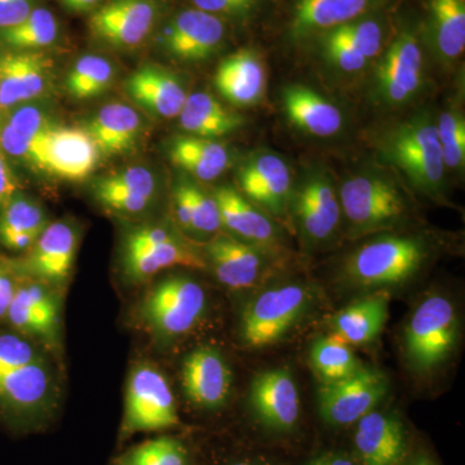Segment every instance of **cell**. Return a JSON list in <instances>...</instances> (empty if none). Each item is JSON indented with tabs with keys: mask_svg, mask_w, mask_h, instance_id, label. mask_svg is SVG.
I'll return each instance as SVG.
<instances>
[{
	"mask_svg": "<svg viewBox=\"0 0 465 465\" xmlns=\"http://www.w3.org/2000/svg\"><path fill=\"white\" fill-rule=\"evenodd\" d=\"M376 148L382 161L403 174L416 192L440 198L446 167L436 119L430 113H420L388 128L379 136Z\"/></svg>",
	"mask_w": 465,
	"mask_h": 465,
	"instance_id": "6da1fadb",
	"label": "cell"
},
{
	"mask_svg": "<svg viewBox=\"0 0 465 465\" xmlns=\"http://www.w3.org/2000/svg\"><path fill=\"white\" fill-rule=\"evenodd\" d=\"M428 256L420 238L388 235L363 244L344 266L349 282L366 289L396 286L420 271Z\"/></svg>",
	"mask_w": 465,
	"mask_h": 465,
	"instance_id": "7a4b0ae2",
	"label": "cell"
},
{
	"mask_svg": "<svg viewBox=\"0 0 465 465\" xmlns=\"http://www.w3.org/2000/svg\"><path fill=\"white\" fill-rule=\"evenodd\" d=\"M341 213L354 235L371 234L400 223L406 215L407 204L396 183L379 173H361L342 183Z\"/></svg>",
	"mask_w": 465,
	"mask_h": 465,
	"instance_id": "3957f363",
	"label": "cell"
},
{
	"mask_svg": "<svg viewBox=\"0 0 465 465\" xmlns=\"http://www.w3.org/2000/svg\"><path fill=\"white\" fill-rule=\"evenodd\" d=\"M174 266L204 269L206 262L192 243L170 226H139L125 235L122 269L131 282H143Z\"/></svg>",
	"mask_w": 465,
	"mask_h": 465,
	"instance_id": "277c9868",
	"label": "cell"
},
{
	"mask_svg": "<svg viewBox=\"0 0 465 465\" xmlns=\"http://www.w3.org/2000/svg\"><path fill=\"white\" fill-rule=\"evenodd\" d=\"M206 304V292L200 283L186 275H168L143 296L140 317L158 338H179L200 322Z\"/></svg>",
	"mask_w": 465,
	"mask_h": 465,
	"instance_id": "5b68a950",
	"label": "cell"
},
{
	"mask_svg": "<svg viewBox=\"0 0 465 465\" xmlns=\"http://www.w3.org/2000/svg\"><path fill=\"white\" fill-rule=\"evenodd\" d=\"M312 302L313 293L305 284H282L262 291L242 313V341L251 348L275 344L305 316Z\"/></svg>",
	"mask_w": 465,
	"mask_h": 465,
	"instance_id": "8992f818",
	"label": "cell"
},
{
	"mask_svg": "<svg viewBox=\"0 0 465 465\" xmlns=\"http://www.w3.org/2000/svg\"><path fill=\"white\" fill-rule=\"evenodd\" d=\"M459 321L454 304L442 295L428 296L418 305L405 330L410 366L430 372L445 362L455 349Z\"/></svg>",
	"mask_w": 465,
	"mask_h": 465,
	"instance_id": "52a82bcc",
	"label": "cell"
},
{
	"mask_svg": "<svg viewBox=\"0 0 465 465\" xmlns=\"http://www.w3.org/2000/svg\"><path fill=\"white\" fill-rule=\"evenodd\" d=\"M166 0H106L92 12L88 29L94 41L133 51L152 39L163 23Z\"/></svg>",
	"mask_w": 465,
	"mask_h": 465,
	"instance_id": "ba28073f",
	"label": "cell"
},
{
	"mask_svg": "<svg viewBox=\"0 0 465 465\" xmlns=\"http://www.w3.org/2000/svg\"><path fill=\"white\" fill-rule=\"evenodd\" d=\"M180 424L173 390L164 375L154 366L134 367L125 388L122 432H158Z\"/></svg>",
	"mask_w": 465,
	"mask_h": 465,
	"instance_id": "9c48e42d",
	"label": "cell"
},
{
	"mask_svg": "<svg viewBox=\"0 0 465 465\" xmlns=\"http://www.w3.org/2000/svg\"><path fill=\"white\" fill-rule=\"evenodd\" d=\"M424 82V57L412 30L401 32L382 54L372 79V97L385 108H401L418 96Z\"/></svg>",
	"mask_w": 465,
	"mask_h": 465,
	"instance_id": "30bf717a",
	"label": "cell"
},
{
	"mask_svg": "<svg viewBox=\"0 0 465 465\" xmlns=\"http://www.w3.org/2000/svg\"><path fill=\"white\" fill-rule=\"evenodd\" d=\"M101 154L84 128L52 125L33 146L27 164L66 182H84L99 166Z\"/></svg>",
	"mask_w": 465,
	"mask_h": 465,
	"instance_id": "8fae6325",
	"label": "cell"
},
{
	"mask_svg": "<svg viewBox=\"0 0 465 465\" xmlns=\"http://www.w3.org/2000/svg\"><path fill=\"white\" fill-rule=\"evenodd\" d=\"M222 17L198 8L177 12L161 24L155 32V47L180 63L206 61L222 48L225 41Z\"/></svg>",
	"mask_w": 465,
	"mask_h": 465,
	"instance_id": "7c38bea8",
	"label": "cell"
},
{
	"mask_svg": "<svg viewBox=\"0 0 465 465\" xmlns=\"http://www.w3.org/2000/svg\"><path fill=\"white\" fill-rule=\"evenodd\" d=\"M390 391L387 375L378 369L362 367L342 381L321 384L318 410L324 423L347 427L374 411Z\"/></svg>",
	"mask_w": 465,
	"mask_h": 465,
	"instance_id": "4fadbf2b",
	"label": "cell"
},
{
	"mask_svg": "<svg viewBox=\"0 0 465 465\" xmlns=\"http://www.w3.org/2000/svg\"><path fill=\"white\" fill-rule=\"evenodd\" d=\"M296 223L309 243H322L341 224V201L331 179L322 170L309 173L300 183L295 202Z\"/></svg>",
	"mask_w": 465,
	"mask_h": 465,
	"instance_id": "5bb4252c",
	"label": "cell"
},
{
	"mask_svg": "<svg viewBox=\"0 0 465 465\" xmlns=\"http://www.w3.org/2000/svg\"><path fill=\"white\" fill-rule=\"evenodd\" d=\"M51 81L52 60L42 52L0 54V113L39 99Z\"/></svg>",
	"mask_w": 465,
	"mask_h": 465,
	"instance_id": "9a60e30c",
	"label": "cell"
},
{
	"mask_svg": "<svg viewBox=\"0 0 465 465\" xmlns=\"http://www.w3.org/2000/svg\"><path fill=\"white\" fill-rule=\"evenodd\" d=\"M237 176L247 200L273 215H283L290 206L292 174L289 164L275 153L251 155L241 164Z\"/></svg>",
	"mask_w": 465,
	"mask_h": 465,
	"instance_id": "2e32d148",
	"label": "cell"
},
{
	"mask_svg": "<svg viewBox=\"0 0 465 465\" xmlns=\"http://www.w3.org/2000/svg\"><path fill=\"white\" fill-rule=\"evenodd\" d=\"M393 0H296L290 36L299 42L371 16Z\"/></svg>",
	"mask_w": 465,
	"mask_h": 465,
	"instance_id": "e0dca14e",
	"label": "cell"
},
{
	"mask_svg": "<svg viewBox=\"0 0 465 465\" xmlns=\"http://www.w3.org/2000/svg\"><path fill=\"white\" fill-rule=\"evenodd\" d=\"M250 403L262 424L272 430H292L300 416V397L295 379L287 369L268 370L251 384Z\"/></svg>",
	"mask_w": 465,
	"mask_h": 465,
	"instance_id": "ac0fdd59",
	"label": "cell"
},
{
	"mask_svg": "<svg viewBox=\"0 0 465 465\" xmlns=\"http://www.w3.org/2000/svg\"><path fill=\"white\" fill-rule=\"evenodd\" d=\"M52 393L54 376L45 358L0 371V409L15 418H33L45 411Z\"/></svg>",
	"mask_w": 465,
	"mask_h": 465,
	"instance_id": "d6986e66",
	"label": "cell"
},
{
	"mask_svg": "<svg viewBox=\"0 0 465 465\" xmlns=\"http://www.w3.org/2000/svg\"><path fill=\"white\" fill-rule=\"evenodd\" d=\"M183 387L193 405L202 409H219L228 400L232 371L217 349L201 347L183 361Z\"/></svg>",
	"mask_w": 465,
	"mask_h": 465,
	"instance_id": "ffe728a7",
	"label": "cell"
},
{
	"mask_svg": "<svg viewBox=\"0 0 465 465\" xmlns=\"http://www.w3.org/2000/svg\"><path fill=\"white\" fill-rule=\"evenodd\" d=\"M125 94L143 112L155 118L179 116L186 94L179 76L166 67L146 64L128 76L124 84Z\"/></svg>",
	"mask_w": 465,
	"mask_h": 465,
	"instance_id": "44dd1931",
	"label": "cell"
},
{
	"mask_svg": "<svg viewBox=\"0 0 465 465\" xmlns=\"http://www.w3.org/2000/svg\"><path fill=\"white\" fill-rule=\"evenodd\" d=\"M204 253L217 280L229 289L256 286L266 271L264 250L229 235L208 242Z\"/></svg>",
	"mask_w": 465,
	"mask_h": 465,
	"instance_id": "7402d4cb",
	"label": "cell"
},
{
	"mask_svg": "<svg viewBox=\"0 0 465 465\" xmlns=\"http://www.w3.org/2000/svg\"><path fill=\"white\" fill-rule=\"evenodd\" d=\"M92 195L101 206L122 215L148 210L157 194V180L149 168L125 167L92 183Z\"/></svg>",
	"mask_w": 465,
	"mask_h": 465,
	"instance_id": "603a6c76",
	"label": "cell"
},
{
	"mask_svg": "<svg viewBox=\"0 0 465 465\" xmlns=\"http://www.w3.org/2000/svg\"><path fill=\"white\" fill-rule=\"evenodd\" d=\"M354 434L362 465H399L406 455V433L397 416L374 411L357 421Z\"/></svg>",
	"mask_w": 465,
	"mask_h": 465,
	"instance_id": "cb8c5ba5",
	"label": "cell"
},
{
	"mask_svg": "<svg viewBox=\"0 0 465 465\" xmlns=\"http://www.w3.org/2000/svg\"><path fill=\"white\" fill-rule=\"evenodd\" d=\"M82 128L96 143L101 157H119L136 149L143 119L133 106L114 103L103 106Z\"/></svg>",
	"mask_w": 465,
	"mask_h": 465,
	"instance_id": "d4e9b609",
	"label": "cell"
},
{
	"mask_svg": "<svg viewBox=\"0 0 465 465\" xmlns=\"http://www.w3.org/2000/svg\"><path fill=\"white\" fill-rule=\"evenodd\" d=\"M215 85L223 97L235 106L256 105L266 87V72L256 52L240 50L217 66Z\"/></svg>",
	"mask_w": 465,
	"mask_h": 465,
	"instance_id": "484cf974",
	"label": "cell"
},
{
	"mask_svg": "<svg viewBox=\"0 0 465 465\" xmlns=\"http://www.w3.org/2000/svg\"><path fill=\"white\" fill-rule=\"evenodd\" d=\"M213 195L219 206L223 228L228 229L238 240L262 250L273 247L280 240L272 220L240 192L231 186H222Z\"/></svg>",
	"mask_w": 465,
	"mask_h": 465,
	"instance_id": "4316f807",
	"label": "cell"
},
{
	"mask_svg": "<svg viewBox=\"0 0 465 465\" xmlns=\"http://www.w3.org/2000/svg\"><path fill=\"white\" fill-rule=\"evenodd\" d=\"M282 104L291 124L311 136H335L344 124L338 106L304 85L284 88Z\"/></svg>",
	"mask_w": 465,
	"mask_h": 465,
	"instance_id": "83f0119b",
	"label": "cell"
},
{
	"mask_svg": "<svg viewBox=\"0 0 465 465\" xmlns=\"http://www.w3.org/2000/svg\"><path fill=\"white\" fill-rule=\"evenodd\" d=\"M78 234L67 222H56L45 226L32 247L30 269L51 282H64L74 264Z\"/></svg>",
	"mask_w": 465,
	"mask_h": 465,
	"instance_id": "f1b7e54d",
	"label": "cell"
},
{
	"mask_svg": "<svg viewBox=\"0 0 465 465\" xmlns=\"http://www.w3.org/2000/svg\"><path fill=\"white\" fill-rule=\"evenodd\" d=\"M390 317V295L385 291L370 293L342 308L331 320L332 333L349 345L374 341Z\"/></svg>",
	"mask_w": 465,
	"mask_h": 465,
	"instance_id": "f546056e",
	"label": "cell"
},
{
	"mask_svg": "<svg viewBox=\"0 0 465 465\" xmlns=\"http://www.w3.org/2000/svg\"><path fill=\"white\" fill-rule=\"evenodd\" d=\"M167 157L174 167L200 182H213L231 166V153L222 143L192 134L170 140Z\"/></svg>",
	"mask_w": 465,
	"mask_h": 465,
	"instance_id": "4dcf8cb0",
	"label": "cell"
},
{
	"mask_svg": "<svg viewBox=\"0 0 465 465\" xmlns=\"http://www.w3.org/2000/svg\"><path fill=\"white\" fill-rule=\"evenodd\" d=\"M179 118L180 127L186 134L213 140L235 133L244 124L240 114L206 92L188 94Z\"/></svg>",
	"mask_w": 465,
	"mask_h": 465,
	"instance_id": "1f68e13d",
	"label": "cell"
},
{
	"mask_svg": "<svg viewBox=\"0 0 465 465\" xmlns=\"http://www.w3.org/2000/svg\"><path fill=\"white\" fill-rule=\"evenodd\" d=\"M7 318L18 331L36 336L51 335L58 324L56 299L42 284H26L16 289Z\"/></svg>",
	"mask_w": 465,
	"mask_h": 465,
	"instance_id": "d6a6232c",
	"label": "cell"
},
{
	"mask_svg": "<svg viewBox=\"0 0 465 465\" xmlns=\"http://www.w3.org/2000/svg\"><path fill=\"white\" fill-rule=\"evenodd\" d=\"M173 213L177 224L185 232L213 234L223 228L215 195L189 180L180 179L174 183Z\"/></svg>",
	"mask_w": 465,
	"mask_h": 465,
	"instance_id": "836d02e7",
	"label": "cell"
},
{
	"mask_svg": "<svg viewBox=\"0 0 465 465\" xmlns=\"http://www.w3.org/2000/svg\"><path fill=\"white\" fill-rule=\"evenodd\" d=\"M430 35L434 50L451 63L465 48V0H430Z\"/></svg>",
	"mask_w": 465,
	"mask_h": 465,
	"instance_id": "e575fe53",
	"label": "cell"
},
{
	"mask_svg": "<svg viewBox=\"0 0 465 465\" xmlns=\"http://www.w3.org/2000/svg\"><path fill=\"white\" fill-rule=\"evenodd\" d=\"M311 365L321 384L342 381L363 367L351 345L335 333L314 341L311 349Z\"/></svg>",
	"mask_w": 465,
	"mask_h": 465,
	"instance_id": "d590c367",
	"label": "cell"
},
{
	"mask_svg": "<svg viewBox=\"0 0 465 465\" xmlns=\"http://www.w3.org/2000/svg\"><path fill=\"white\" fill-rule=\"evenodd\" d=\"M58 34L60 25L56 16L50 9L36 7L17 25L0 29V45L11 51L36 52L54 45Z\"/></svg>",
	"mask_w": 465,
	"mask_h": 465,
	"instance_id": "8d00e7d4",
	"label": "cell"
},
{
	"mask_svg": "<svg viewBox=\"0 0 465 465\" xmlns=\"http://www.w3.org/2000/svg\"><path fill=\"white\" fill-rule=\"evenodd\" d=\"M114 76L115 67L108 58L85 54L67 73L65 90L75 100L94 99L112 87Z\"/></svg>",
	"mask_w": 465,
	"mask_h": 465,
	"instance_id": "74e56055",
	"label": "cell"
},
{
	"mask_svg": "<svg viewBox=\"0 0 465 465\" xmlns=\"http://www.w3.org/2000/svg\"><path fill=\"white\" fill-rule=\"evenodd\" d=\"M45 226L47 217L43 208L30 198L14 194L3 206L0 216V241L20 232L39 237Z\"/></svg>",
	"mask_w": 465,
	"mask_h": 465,
	"instance_id": "f35d334b",
	"label": "cell"
},
{
	"mask_svg": "<svg viewBox=\"0 0 465 465\" xmlns=\"http://www.w3.org/2000/svg\"><path fill=\"white\" fill-rule=\"evenodd\" d=\"M113 465H191L188 452L179 440L171 437L145 440L124 454Z\"/></svg>",
	"mask_w": 465,
	"mask_h": 465,
	"instance_id": "ab89813d",
	"label": "cell"
},
{
	"mask_svg": "<svg viewBox=\"0 0 465 465\" xmlns=\"http://www.w3.org/2000/svg\"><path fill=\"white\" fill-rule=\"evenodd\" d=\"M443 162L449 170H460L465 163V121L459 110L449 108L436 121Z\"/></svg>",
	"mask_w": 465,
	"mask_h": 465,
	"instance_id": "60d3db41",
	"label": "cell"
},
{
	"mask_svg": "<svg viewBox=\"0 0 465 465\" xmlns=\"http://www.w3.org/2000/svg\"><path fill=\"white\" fill-rule=\"evenodd\" d=\"M372 16V15H371ZM366 16L336 27L362 56L371 61L382 51L384 29L378 18Z\"/></svg>",
	"mask_w": 465,
	"mask_h": 465,
	"instance_id": "b9f144b4",
	"label": "cell"
},
{
	"mask_svg": "<svg viewBox=\"0 0 465 465\" xmlns=\"http://www.w3.org/2000/svg\"><path fill=\"white\" fill-rule=\"evenodd\" d=\"M320 36L324 56L341 72L358 73L370 63L338 29L330 30Z\"/></svg>",
	"mask_w": 465,
	"mask_h": 465,
	"instance_id": "7bdbcfd3",
	"label": "cell"
},
{
	"mask_svg": "<svg viewBox=\"0 0 465 465\" xmlns=\"http://www.w3.org/2000/svg\"><path fill=\"white\" fill-rule=\"evenodd\" d=\"M43 360L36 348L21 336L0 333V371L30 365Z\"/></svg>",
	"mask_w": 465,
	"mask_h": 465,
	"instance_id": "ee69618b",
	"label": "cell"
},
{
	"mask_svg": "<svg viewBox=\"0 0 465 465\" xmlns=\"http://www.w3.org/2000/svg\"><path fill=\"white\" fill-rule=\"evenodd\" d=\"M201 11L219 17L244 18L255 8L258 0H192Z\"/></svg>",
	"mask_w": 465,
	"mask_h": 465,
	"instance_id": "f6af8a7d",
	"label": "cell"
},
{
	"mask_svg": "<svg viewBox=\"0 0 465 465\" xmlns=\"http://www.w3.org/2000/svg\"><path fill=\"white\" fill-rule=\"evenodd\" d=\"M38 0H0V29L17 25L25 20Z\"/></svg>",
	"mask_w": 465,
	"mask_h": 465,
	"instance_id": "bcb514c9",
	"label": "cell"
},
{
	"mask_svg": "<svg viewBox=\"0 0 465 465\" xmlns=\"http://www.w3.org/2000/svg\"><path fill=\"white\" fill-rule=\"evenodd\" d=\"M17 189L16 179L0 150V206H5Z\"/></svg>",
	"mask_w": 465,
	"mask_h": 465,
	"instance_id": "7dc6e473",
	"label": "cell"
},
{
	"mask_svg": "<svg viewBox=\"0 0 465 465\" xmlns=\"http://www.w3.org/2000/svg\"><path fill=\"white\" fill-rule=\"evenodd\" d=\"M15 292H16V287L11 278L0 269V318L7 317L9 305H11Z\"/></svg>",
	"mask_w": 465,
	"mask_h": 465,
	"instance_id": "c3c4849f",
	"label": "cell"
},
{
	"mask_svg": "<svg viewBox=\"0 0 465 465\" xmlns=\"http://www.w3.org/2000/svg\"><path fill=\"white\" fill-rule=\"evenodd\" d=\"M61 5L74 14H84V12L94 11L104 0H60Z\"/></svg>",
	"mask_w": 465,
	"mask_h": 465,
	"instance_id": "681fc988",
	"label": "cell"
},
{
	"mask_svg": "<svg viewBox=\"0 0 465 465\" xmlns=\"http://www.w3.org/2000/svg\"><path fill=\"white\" fill-rule=\"evenodd\" d=\"M307 465H356L348 457L341 454H324L313 459Z\"/></svg>",
	"mask_w": 465,
	"mask_h": 465,
	"instance_id": "f907efd6",
	"label": "cell"
},
{
	"mask_svg": "<svg viewBox=\"0 0 465 465\" xmlns=\"http://www.w3.org/2000/svg\"><path fill=\"white\" fill-rule=\"evenodd\" d=\"M410 465H436V464H434L433 461L430 460V459H428L425 457H420V458L415 459V460L412 461V463Z\"/></svg>",
	"mask_w": 465,
	"mask_h": 465,
	"instance_id": "816d5d0a",
	"label": "cell"
},
{
	"mask_svg": "<svg viewBox=\"0 0 465 465\" xmlns=\"http://www.w3.org/2000/svg\"><path fill=\"white\" fill-rule=\"evenodd\" d=\"M232 465H253V464L246 463V461H238V463H234Z\"/></svg>",
	"mask_w": 465,
	"mask_h": 465,
	"instance_id": "f5cc1de1",
	"label": "cell"
}]
</instances>
